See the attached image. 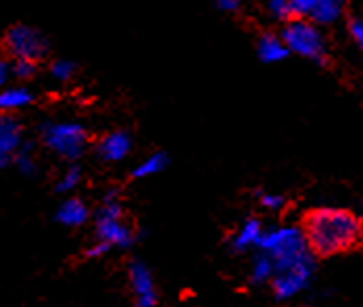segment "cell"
<instances>
[{
	"instance_id": "6da1fadb",
	"label": "cell",
	"mask_w": 363,
	"mask_h": 307,
	"mask_svg": "<svg viewBox=\"0 0 363 307\" xmlns=\"http://www.w3.org/2000/svg\"><path fill=\"white\" fill-rule=\"evenodd\" d=\"M301 228L315 257H334L363 242V220L351 209L313 207L303 216Z\"/></svg>"
},
{
	"instance_id": "7a4b0ae2",
	"label": "cell",
	"mask_w": 363,
	"mask_h": 307,
	"mask_svg": "<svg viewBox=\"0 0 363 307\" xmlns=\"http://www.w3.org/2000/svg\"><path fill=\"white\" fill-rule=\"evenodd\" d=\"M257 251L272 257L276 266V276L292 269L315 268L318 259L305 238L301 224H280L265 228Z\"/></svg>"
},
{
	"instance_id": "3957f363",
	"label": "cell",
	"mask_w": 363,
	"mask_h": 307,
	"mask_svg": "<svg viewBox=\"0 0 363 307\" xmlns=\"http://www.w3.org/2000/svg\"><path fill=\"white\" fill-rule=\"evenodd\" d=\"M40 143L65 161L77 163L90 145V134L79 121H57L48 119L40 125Z\"/></svg>"
},
{
	"instance_id": "277c9868",
	"label": "cell",
	"mask_w": 363,
	"mask_h": 307,
	"mask_svg": "<svg viewBox=\"0 0 363 307\" xmlns=\"http://www.w3.org/2000/svg\"><path fill=\"white\" fill-rule=\"evenodd\" d=\"M280 36L284 40L291 55H296L301 59H307L320 67L330 65V50L324 30L313 26L311 21L296 19L286 26H282Z\"/></svg>"
},
{
	"instance_id": "5b68a950",
	"label": "cell",
	"mask_w": 363,
	"mask_h": 307,
	"mask_svg": "<svg viewBox=\"0 0 363 307\" xmlns=\"http://www.w3.org/2000/svg\"><path fill=\"white\" fill-rule=\"evenodd\" d=\"M136 238L134 226L125 222L121 201L101 203L94 216V240L109 245L111 249H132Z\"/></svg>"
},
{
	"instance_id": "8992f818",
	"label": "cell",
	"mask_w": 363,
	"mask_h": 307,
	"mask_svg": "<svg viewBox=\"0 0 363 307\" xmlns=\"http://www.w3.org/2000/svg\"><path fill=\"white\" fill-rule=\"evenodd\" d=\"M4 48L15 57V61H32L38 63L50 52V42L48 38L28 23H15L6 30L4 34Z\"/></svg>"
},
{
	"instance_id": "52a82bcc",
	"label": "cell",
	"mask_w": 363,
	"mask_h": 307,
	"mask_svg": "<svg viewBox=\"0 0 363 307\" xmlns=\"http://www.w3.org/2000/svg\"><path fill=\"white\" fill-rule=\"evenodd\" d=\"M128 280L134 295V307H157L159 306V291L152 269L148 268L145 259H132L128 264Z\"/></svg>"
},
{
	"instance_id": "ba28073f",
	"label": "cell",
	"mask_w": 363,
	"mask_h": 307,
	"mask_svg": "<svg viewBox=\"0 0 363 307\" xmlns=\"http://www.w3.org/2000/svg\"><path fill=\"white\" fill-rule=\"evenodd\" d=\"M26 143V130L17 116L0 113V169L9 167Z\"/></svg>"
},
{
	"instance_id": "9c48e42d",
	"label": "cell",
	"mask_w": 363,
	"mask_h": 307,
	"mask_svg": "<svg viewBox=\"0 0 363 307\" xmlns=\"http://www.w3.org/2000/svg\"><path fill=\"white\" fill-rule=\"evenodd\" d=\"M313 278H315V268L292 269V272L278 274L269 286L278 301H291L311 286Z\"/></svg>"
},
{
	"instance_id": "30bf717a",
	"label": "cell",
	"mask_w": 363,
	"mask_h": 307,
	"mask_svg": "<svg viewBox=\"0 0 363 307\" xmlns=\"http://www.w3.org/2000/svg\"><path fill=\"white\" fill-rule=\"evenodd\" d=\"M132 134L125 130H113L96 143V155L105 163H119L132 153Z\"/></svg>"
},
{
	"instance_id": "8fae6325",
	"label": "cell",
	"mask_w": 363,
	"mask_h": 307,
	"mask_svg": "<svg viewBox=\"0 0 363 307\" xmlns=\"http://www.w3.org/2000/svg\"><path fill=\"white\" fill-rule=\"evenodd\" d=\"M265 230L263 222L259 218H245L238 228L230 234L228 247L232 253H249V251H257L261 234Z\"/></svg>"
},
{
	"instance_id": "7c38bea8",
	"label": "cell",
	"mask_w": 363,
	"mask_h": 307,
	"mask_svg": "<svg viewBox=\"0 0 363 307\" xmlns=\"http://www.w3.org/2000/svg\"><path fill=\"white\" fill-rule=\"evenodd\" d=\"M257 57L261 63L278 65V63L286 61L291 57V52L280 36V32H263L257 38Z\"/></svg>"
},
{
	"instance_id": "4fadbf2b",
	"label": "cell",
	"mask_w": 363,
	"mask_h": 307,
	"mask_svg": "<svg viewBox=\"0 0 363 307\" xmlns=\"http://www.w3.org/2000/svg\"><path fill=\"white\" fill-rule=\"evenodd\" d=\"M90 207L82 201V199H77V196H69V199H65L59 207H57V211H55V222H59L61 226H65V228H79V226H84V224H88L90 222Z\"/></svg>"
},
{
	"instance_id": "5bb4252c",
	"label": "cell",
	"mask_w": 363,
	"mask_h": 307,
	"mask_svg": "<svg viewBox=\"0 0 363 307\" xmlns=\"http://www.w3.org/2000/svg\"><path fill=\"white\" fill-rule=\"evenodd\" d=\"M345 13H347V9L340 0H311L307 21H311L313 26L324 30L328 26L338 23L345 17Z\"/></svg>"
},
{
	"instance_id": "9a60e30c",
	"label": "cell",
	"mask_w": 363,
	"mask_h": 307,
	"mask_svg": "<svg viewBox=\"0 0 363 307\" xmlns=\"http://www.w3.org/2000/svg\"><path fill=\"white\" fill-rule=\"evenodd\" d=\"M36 101V94L28 86H4L0 90V113L15 116L17 111L30 107Z\"/></svg>"
},
{
	"instance_id": "2e32d148",
	"label": "cell",
	"mask_w": 363,
	"mask_h": 307,
	"mask_svg": "<svg viewBox=\"0 0 363 307\" xmlns=\"http://www.w3.org/2000/svg\"><path fill=\"white\" fill-rule=\"evenodd\" d=\"M167 167H169V155L165 153V151H157V153L145 157L140 163H136L132 167L130 176L134 180H146V178H152V176L163 174Z\"/></svg>"
},
{
	"instance_id": "e0dca14e",
	"label": "cell",
	"mask_w": 363,
	"mask_h": 307,
	"mask_svg": "<svg viewBox=\"0 0 363 307\" xmlns=\"http://www.w3.org/2000/svg\"><path fill=\"white\" fill-rule=\"evenodd\" d=\"M276 278V266L272 262L269 255L255 251L251 257V268H249V280L255 286H263V284H272Z\"/></svg>"
},
{
	"instance_id": "ac0fdd59",
	"label": "cell",
	"mask_w": 363,
	"mask_h": 307,
	"mask_svg": "<svg viewBox=\"0 0 363 307\" xmlns=\"http://www.w3.org/2000/svg\"><path fill=\"white\" fill-rule=\"evenodd\" d=\"M13 165L28 178H34L38 174V161H36V143L26 140L23 147L19 149V153L15 155Z\"/></svg>"
},
{
	"instance_id": "d6986e66",
	"label": "cell",
	"mask_w": 363,
	"mask_h": 307,
	"mask_svg": "<svg viewBox=\"0 0 363 307\" xmlns=\"http://www.w3.org/2000/svg\"><path fill=\"white\" fill-rule=\"evenodd\" d=\"M48 74H50V77L55 82L65 84V82L73 79V76L77 74V63L72 61V59H55L50 63V67H48Z\"/></svg>"
},
{
	"instance_id": "ffe728a7",
	"label": "cell",
	"mask_w": 363,
	"mask_h": 307,
	"mask_svg": "<svg viewBox=\"0 0 363 307\" xmlns=\"http://www.w3.org/2000/svg\"><path fill=\"white\" fill-rule=\"evenodd\" d=\"M82 178H84L82 167H79L77 163H72V165L63 172V176L57 180V192L67 194V192L75 191V189L82 184Z\"/></svg>"
},
{
	"instance_id": "44dd1931",
	"label": "cell",
	"mask_w": 363,
	"mask_h": 307,
	"mask_svg": "<svg viewBox=\"0 0 363 307\" xmlns=\"http://www.w3.org/2000/svg\"><path fill=\"white\" fill-rule=\"evenodd\" d=\"M265 11H267V15H269L274 21H278V23H282V26H286V23H291L292 21L291 0H269V2L265 4Z\"/></svg>"
},
{
	"instance_id": "7402d4cb",
	"label": "cell",
	"mask_w": 363,
	"mask_h": 307,
	"mask_svg": "<svg viewBox=\"0 0 363 307\" xmlns=\"http://www.w3.org/2000/svg\"><path fill=\"white\" fill-rule=\"evenodd\" d=\"M257 203H259V207H263L269 213H280L286 207V196L280 192L257 191Z\"/></svg>"
},
{
	"instance_id": "603a6c76",
	"label": "cell",
	"mask_w": 363,
	"mask_h": 307,
	"mask_svg": "<svg viewBox=\"0 0 363 307\" xmlns=\"http://www.w3.org/2000/svg\"><path fill=\"white\" fill-rule=\"evenodd\" d=\"M11 74L21 79V82H28L38 74V63H32V61H15L11 65Z\"/></svg>"
},
{
	"instance_id": "cb8c5ba5",
	"label": "cell",
	"mask_w": 363,
	"mask_h": 307,
	"mask_svg": "<svg viewBox=\"0 0 363 307\" xmlns=\"http://www.w3.org/2000/svg\"><path fill=\"white\" fill-rule=\"evenodd\" d=\"M347 32L351 40L357 44V48L363 52V15H351L347 19Z\"/></svg>"
},
{
	"instance_id": "d4e9b609",
	"label": "cell",
	"mask_w": 363,
	"mask_h": 307,
	"mask_svg": "<svg viewBox=\"0 0 363 307\" xmlns=\"http://www.w3.org/2000/svg\"><path fill=\"white\" fill-rule=\"evenodd\" d=\"M107 253H111V247L109 245H105V242H101V240H94L86 251H84V255L88 257V259H96V257H105Z\"/></svg>"
},
{
	"instance_id": "484cf974",
	"label": "cell",
	"mask_w": 363,
	"mask_h": 307,
	"mask_svg": "<svg viewBox=\"0 0 363 307\" xmlns=\"http://www.w3.org/2000/svg\"><path fill=\"white\" fill-rule=\"evenodd\" d=\"M216 9L219 13H225V15H234V13H240L242 4L238 0H218L216 2Z\"/></svg>"
},
{
	"instance_id": "4316f807",
	"label": "cell",
	"mask_w": 363,
	"mask_h": 307,
	"mask_svg": "<svg viewBox=\"0 0 363 307\" xmlns=\"http://www.w3.org/2000/svg\"><path fill=\"white\" fill-rule=\"evenodd\" d=\"M115 201H121V189L119 186H111L103 194V201L101 203H115Z\"/></svg>"
},
{
	"instance_id": "83f0119b",
	"label": "cell",
	"mask_w": 363,
	"mask_h": 307,
	"mask_svg": "<svg viewBox=\"0 0 363 307\" xmlns=\"http://www.w3.org/2000/svg\"><path fill=\"white\" fill-rule=\"evenodd\" d=\"M11 76H13V74H11V65H9L6 61L0 59V90L4 88V84L9 82V77Z\"/></svg>"
}]
</instances>
